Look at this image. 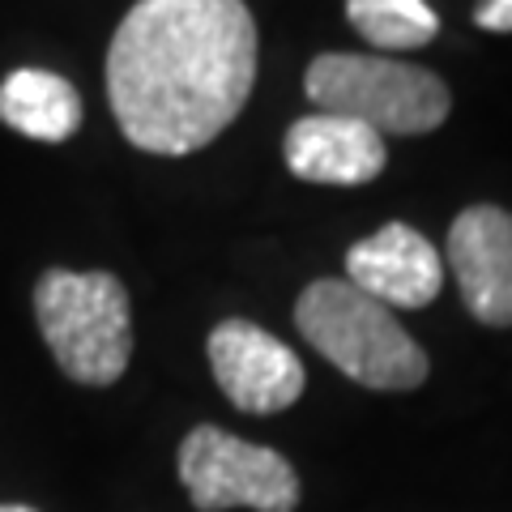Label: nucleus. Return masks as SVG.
I'll return each mask as SVG.
<instances>
[{"label":"nucleus","instance_id":"nucleus-9","mask_svg":"<svg viewBox=\"0 0 512 512\" xmlns=\"http://www.w3.org/2000/svg\"><path fill=\"white\" fill-rule=\"evenodd\" d=\"M282 154L291 175L329 188L372 184L389 163V150H384V137L376 128L346 116H329V111H312V116L295 120L282 141Z\"/></svg>","mask_w":512,"mask_h":512},{"label":"nucleus","instance_id":"nucleus-7","mask_svg":"<svg viewBox=\"0 0 512 512\" xmlns=\"http://www.w3.org/2000/svg\"><path fill=\"white\" fill-rule=\"evenodd\" d=\"M448 265L474 320L512 325V214L500 205H470L448 227Z\"/></svg>","mask_w":512,"mask_h":512},{"label":"nucleus","instance_id":"nucleus-1","mask_svg":"<svg viewBox=\"0 0 512 512\" xmlns=\"http://www.w3.org/2000/svg\"><path fill=\"white\" fill-rule=\"evenodd\" d=\"M244 0H137L107 47V99L146 154H192L244 111L256 86Z\"/></svg>","mask_w":512,"mask_h":512},{"label":"nucleus","instance_id":"nucleus-5","mask_svg":"<svg viewBox=\"0 0 512 512\" xmlns=\"http://www.w3.org/2000/svg\"><path fill=\"white\" fill-rule=\"evenodd\" d=\"M180 483L201 512L256 508L295 512L299 474L274 448L248 444L222 427H192L180 444Z\"/></svg>","mask_w":512,"mask_h":512},{"label":"nucleus","instance_id":"nucleus-13","mask_svg":"<svg viewBox=\"0 0 512 512\" xmlns=\"http://www.w3.org/2000/svg\"><path fill=\"white\" fill-rule=\"evenodd\" d=\"M0 512H35L30 504H0Z\"/></svg>","mask_w":512,"mask_h":512},{"label":"nucleus","instance_id":"nucleus-10","mask_svg":"<svg viewBox=\"0 0 512 512\" xmlns=\"http://www.w3.org/2000/svg\"><path fill=\"white\" fill-rule=\"evenodd\" d=\"M0 124L22 137L60 146L82 128V99L60 73L18 69L0 82Z\"/></svg>","mask_w":512,"mask_h":512},{"label":"nucleus","instance_id":"nucleus-6","mask_svg":"<svg viewBox=\"0 0 512 512\" xmlns=\"http://www.w3.org/2000/svg\"><path fill=\"white\" fill-rule=\"evenodd\" d=\"M210 367L227 402L244 414H278L303 393L299 355L252 320H222L210 333Z\"/></svg>","mask_w":512,"mask_h":512},{"label":"nucleus","instance_id":"nucleus-12","mask_svg":"<svg viewBox=\"0 0 512 512\" xmlns=\"http://www.w3.org/2000/svg\"><path fill=\"white\" fill-rule=\"evenodd\" d=\"M474 22L483 30H495V35H508L512 30V0H483L474 9Z\"/></svg>","mask_w":512,"mask_h":512},{"label":"nucleus","instance_id":"nucleus-8","mask_svg":"<svg viewBox=\"0 0 512 512\" xmlns=\"http://www.w3.org/2000/svg\"><path fill=\"white\" fill-rule=\"evenodd\" d=\"M346 282L384 308H427L444 286V261L431 239L406 222H389L346 252Z\"/></svg>","mask_w":512,"mask_h":512},{"label":"nucleus","instance_id":"nucleus-4","mask_svg":"<svg viewBox=\"0 0 512 512\" xmlns=\"http://www.w3.org/2000/svg\"><path fill=\"white\" fill-rule=\"evenodd\" d=\"M303 90L316 111L359 120L376 133L419 137L448 120L453 94L423 64L389 60V56H355L325 52L308 64Z\"/></svg>","mask_w":512,"mask_h":512},{"label":"nucleus","instance_id":"nucleus-11","mask_svg":"<svg viewBox=\"0 0 512 512\" xmlns=\"http://www.w3.org/2000/svg\"><path fill=\"white\" fill-rule=\"evenodd\" d=\"M346 18L380 52H410L431 43L440 30L427 0H346Z\"/></svg>","mask_w":512,"mask_h":512},{"label":"nucleus","instance_id":"nucleus-3","mask_svg":"<svg viewBox=\"0 0 512 512\" xmlns=\"http://www.w3.org/2000/svg\"><path fill=\"white\" fill-rule=\"evenodd\" d=\"M35 316L56 367L77 384L107 389L133 359V312L116 274L47 269L35 282Z\"/></svg>","mask_w":512,"mask_h":512},{"label":"nucleus","instance_id":"nucleus-2","mask_svg":"<svg viewBox=\"0 0 512 512\" xmlns=\"http://www.w3.org/2000/svg\"><path fill=\"white\" fill-rule=\"evenodd\" d=\"M295 325L316 355L363 389L406 393L427 380V355L384 303L346 278H320L295 303Z\"/></svg>","mask_w":512,"mask_h":512}]
</instances>
